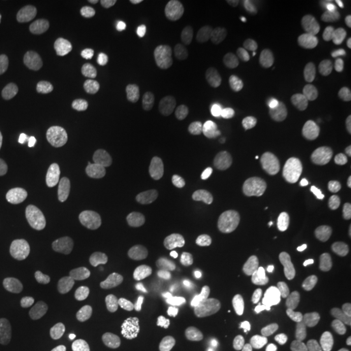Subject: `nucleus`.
Masks as SVG:
<instances>
[{
    "mask_svg": "<svg viewBox=\"0 0 351 351\" xmlns=\"http://www.w3.org/2000/svg\"><path fill=\"white\" fill-rule=\"evenodd\" d=\"M71 188L88 207L106 213L115 211L127 199V182L121 170L100 152H86L76 160Z\"/></svg>",
    "mask_w": 351,
    "mask_h": 351,
    "instance_id": "obj_1",
    "label": "nucleus"
},
{
    "mask_svg": "<svg viewBox=\"0 0 351 351\" xmlns=\"http://www.w3.org/2000/svg\"><path fill=\"white\" fill-rule=\"evenodd\" d=\"M110 25L96 16H80L64 24L51 39L49 57L61 69L84 66L110 45Z\"/></svg>",
    "mask_w": 351,
    "mask_h": 351,
    "instance_id": "obj_2",
    "label": "nucleus"
},
{
    "mask_svg": "<svg viewBox=\"0 0 351 351\" xmlns=\"http://www.w3.org/2000/svg\"><path fill=\"white\" fill-rule=\"evenodd\" d=\"M162 145L172 166L193 168L213 154L217 138L205 121L188 113H176L164 125Z\"/></svg>",
    "mask_w": 351,
    "mask_h": 351,
    "instance_id": "obj_3",
    "label": "nucleus"
},
{
    "mask_svg": "<svg viewBox=\"0 0 351 351\" xmlns=\"http://www.w3.org/2000/svg\"><path fill=\"white\" fill-rule=\"evenodd\" d=\"M147 80V64L133 57H119L104 63L90 75L88 90L96 100L119 104L137 96Z\"/></svg>",
    "mask_w": 351,
    "mask_h": 351,
    "instance_id": "obj_4",
    "label": "nucleus"
},
{
    "mask_svg": "<svg viewBox=\"0 0 351 351\" xmlns=\"http://www.w3.org/2000/svg\"><path fill=\"white\" fill-rule=\"evenodd\" d=\"M53 276H55V263L49 258V254L34 248L24 252L8 267L4 283H6V291L14 299H29L47 287Z\"/></svg>",
    "mask_w": 351,
    "mask_h": 351,
    "instance_id": "obj_5",
    "label": "nucleus"
},
{
    "mask_svg": "<svg viewBox=\"0 0 351 351\" xmlns=\"http://www.w3.org/2000/svg\"><path fill=\"white\" fill-rule=\"evenodd\" d=\"M252 265L265 281H287L299 267V252L285 240L262 239L252 248Z\"/></svg>",
    "mask_w": 351,
    "mask_h": 351,
    "instance_id": "obj_6",
    "label": "nucleus"
},
{
    "mask_svg": "<svg viewBox=\"0 0 351 351\" xmlns=\"http://www.w3.org/2000/svg\"><path fill=\"white\" fill-rule=\"evenodd\" d=\"M246 223L262 232L285 234L291 226V211L287 203L269 189H258L244 205Z\"/></svg>",
    "mask_w": 351,
    "mask_h": 351,
    "instance_id": "obj_7",
    "label": "nucleus"
},
{
    "mask_svg": "<svg viewBox=\"0 0 351 351\" xmlns=\"http://www.w3.org/2000/svg\"><path fill=\"white\" fill-rule=\"evenodd\" d=\"M160 267V260L149 246L125 242L115 246L110 256V271L115 279L143 281L152 277Z\"/></svg>",
    "mask_w": 351,
    "mask_h": 351,
    "instance_id": "obj_8",
    "label": "nucleus"
},
{
    "mask_svg": "<svg viewBox=\"0 0 351 351\" xmlns=\"http://www.w3.org/2000/svg\"><path fill=\"white\" fill-rule=\"evenodd\" d=\"M215 318L221 326L234 334H248L262 326L263 306L248 297H232L217 306Z\"/></svg>",
    "mask_w": 351,
    "mask_h": 351,
    "instance_id": "obj_9",
    "label": "nucleus"
},
{
    "mask_svg": "<svg viewBox=\"0 0 351 351\" xmlns=\"http://www.w3.org/2000/svg\"><path fill=\"white\" fill-rule=\"evenodd\" d=\"M25 197L24 172L16 164L0 166V225L8 223L22 209Z\"/></svg>",
    "mask_w": 351,
    "mask_h": 351,
    "instance_id": "obj_10",
    "label": "nucleus"
},
{
    "mask_svg": "<svg viewBox=\"0 0 351 351\" xmlns=\"http://www.w3.org/2000/svg\"><path fill=\"white\" fill-rule=\"evenodd\" d=\"M242 43L254 53H274L285 45V29L277 22L265 20V18H256L246 22L242 32Z\"/></svg>",
    "mask_w": 351,
    "mask_h": 351,
    "instance_id": "obj_11",
    "label": "nucleus"
},
{
    "mask_svg": "<svg viewBox=\"0 0 351 351\" xmlns=\"http://www.w3.org/2000/svg\"><path fill=\"white\" fill-rule=\"evenodd\" d=\"M324 186V170L311 158H302L295 164L291 176V188L301 197H314Z\"/></svg>",
    "mask_w": 351,
    "mask_h": 351,
    "instance_id": "obj_12",
    "label": "nucleus"
},
{
    "mask_svg": "<svg viewBox=\"0 0 351 351\" xmlns=\"http://www.w3.org/2000/svg\"><path fill=\"white\" fill-rule=\"evenodd\" d=\"M244 168L256 178H274L281 166V151L277 147L262 145L244 154Z\"/></svg>",
    "mask_w": 351,
    "mask_h": 351,
    "instance_id": "obj_13",
    "label": "nucleus"
},
{
    "mask_svg": "<svg viewBox=\"0 0 351 351\" xmlns=\"http://www.w3.org/2000/svg\"><path fill=\"white\" fill-rule=\"evenodd\" d=\"M304 18L313 24L324 25L338 20L341 14L350 8L348 0H304L301 4Z\"/></svg>",
    "mask_w": 351,
    "mask_h": 351,
    "instance_id": "obj_14",
    "label": "nucleus"
},
{
    "mask_svg": "<svg viewBox=\"0 0 351 351\" xmlns=\"http://www.w3.org/2000/svg\"><path fill=\"white\" fill-rule=\"evenodd\" d=\"M265 6L271 8V10H277V12H287L295 6V2L293 0H267Z\"/></svg>",
    "mask_w": 351,
    "mask_h": 351,
    "instance_id": "obj_15",
    "label": "nucleus"
},
{
    "mask_svg": "<svg viewBox=\"0 0 351 351\" xmlns=\"http://www.w3.org/2000/svg\"><path fill=\"white\" fill-rule=\"evenodd\" d=\"M2 57H4V45L0 43V69H2Z\"/></svg>",
    "mask_w": 351,
    "mask_h": 351,
    "instance_id": "obj_16",
    "label": "nucleus"
},
{
    "mask_svg": "<svg viewBox=\"0 0 351 351\" xmlns=\"http://www.w3.org/2000/svg\"><path fill=\"white\" fill-rule=\"evenodd\" d=\"M350 88H351V75H350Z\"/></svg>",
    "mask_w": 351,
    "mask_h": 351,
    "instance_id": "obj_17",
    "label": "nucleus"
}]
</instances>
